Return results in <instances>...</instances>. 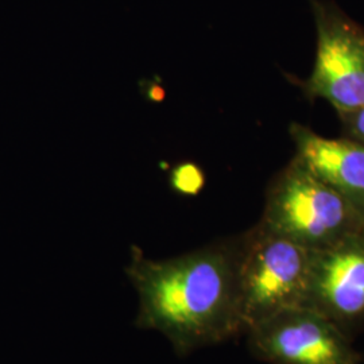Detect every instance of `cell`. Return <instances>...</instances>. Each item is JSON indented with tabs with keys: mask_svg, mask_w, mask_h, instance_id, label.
Instances as JSON below:
<instances>
[{
	"mask_svg": "<svg viewBox=\"0 0 364 364\" xmlns=\"http://www.w3.org/2000/svg\"><path fill=\"white\" fill-rule=\"evenodd\" d=\"M296 156L336 189L364 219V144L350 138H326L293 124Z\"/></svg>",
	"mask_w": 364,
	"mask_h": 364,
	"instance_id": "cell-7",
	"label": "cell"
},
{
	"mask_svg": "<svg viewBox=\"0 0 364 364\" xmlns=\"http://www.w3.org/2000/svg\"><path fill=\"white\" fill-rule=\"evenodd\" d=\"M347 138L364 144V107L338 114Z\"/></svg>",
	"mask_w": 364,
	"mask_h": 364,
	"instance_id": "cell-9",
	"label": "cell"
},
{
	"mask_svg": "<svg viewBox=\"0 0 364 364\" xmlns=\"http://www.w3.org/2000/svg\"><path fill=\"white\" fill-rule=\"evenodd\" d=\"M317 46L306 92L338 114L364 107V28L336 6L313 1Z\"/></svg>",
	"mask_w": 364,
	"mask_h": 364,
	"instance_id": "cell-4",
	"label": "cell"
},
{
	"mask_svg": "<svg viewBox=\"0 0 364 364\" xmlns=\"http://www.w3.org/2000/svg\"><path fill=\"white\" fill-rule=\"evenodd\" d=\"M248 348L270 364H360L351 338L308 306L275 313L246 332Z\"/></svg>",
	"mask_w": 364,
	"mask_h": 364,
	"instance_id": "cell-5",
	"label": "cell"
},
{
	"mask_svg": "<svg viewBox=\"0 0 364 364\" xmlns=\"http://www.w3.org/2000/svg\"><path fill=\"white\" fill-rule=\"evenodd\" d=\"M302 306L321 313L350 338L364 326V230L312 251Z\"/></svg>",
	"mask_w": 364,
	"mask_h": 364,
	"instance_id": "cell-6",
	"label": "cell"
},
{
	"mask_svg": "<svg viewBox=\"0 0 364 364\" xmlns=\"http://www.w3.org/2000/svg\"><path fill=\"white\" fill-rule=\"evenodd\" d=\"M126 274L139 299L135 326L162 333L177 355L245 333L239 237L164 260L132 247Z\"/></svg>",
	"mask_w": 364,
	"mask_h": 364,
	"instance_id": "cell-1",
	"label": "cell"
},
{
	"mask_svg": "<svg viewBox=\"0 0 364 364\" xmlns=\"http://www.w3.org/2000/svg\"><path fill=\"white\" fill-rule=\"evenodd\" d=\"M204 183L205 176L203 170L192 162L176 166L170 174V185L180 195H198L204 188Z\"/></svg>",
	"mask_w": 364,
	"mask_h": 364,
	"instance_id": "cell-8",
	"label": "cell"
},
{
	"mask_svg": "<svg viewBox=\"0 0 364 364\" xmlns=\"http://www.w3.org/2000/svg\"><path fill=\"white\" fill-rule=\"evenodd\" d=\"M259 224L311 251L364 230L359 212L299 156L272 182Z\"/></svg>",
	"mask_w": 364,
	"mask_h": 364,
	"instance_id": "cell-2",
	"label": "cell"
},
{
	"mask_svg": "<svg viewBox=\"0 0 364 364\" xmlns=\"http://www.w3.org/2000/svg\"><path fill=\"white\" fill-rule=\"evenodd\" d=\"M312 251L257 224L239 237V293L245 333L275 313L302 306Z\"/></svg>",
	"mask_w": 364,
	"mask_h": 364,
	"instance_id": "cell-3",
	"label": "cell"
}]
</instances>
